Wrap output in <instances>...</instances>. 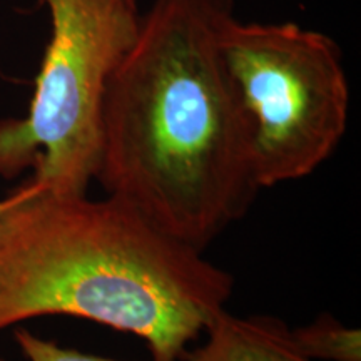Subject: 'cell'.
Instances as JSON below:
<instances>
[{"mask_svg":"<svg viewBox=\"0 0 361 361\" xmlns=\"http://www.w3.org/2000/svg\"><path fill=\"white\" fill-rule=\"evenodd\" d=\"M231 17L234 0H156L102 106L97 183L201 252L261 191L219 57Z\"/></svg>","mask_w":361,"mask_h":361,"instance_id":"obj_1","label":"cell"},{"mask_svg":"<svg viewBox=\"0 0 361 361\" xmlns=\"http://www.w3.org/2000/svg\"><path fill=\"white\" fill-rule=\"evenodd\" d=\"M228 271L107 196L40 189L0 216V331L39 316L141 338L184 361L233 295Z\"/></svg>","mask_w":361,"mask_h":361,"instance_id":"obj_2","label":"cell"},{"mask_svg":"<svg viewBox=\"0 0 361 361\" xmlns=\"http://www.w3.org/2000/svg\"><path fill=\"white\" fill-rule=\"evenodd\" d=\"M219 57L245 123L259 189L303 179L348 126L350 87L329 35L283 22H226Z\"/></svg>","mask_w":361,"mask_h":361,"instance_id":"obj_3","label":"cell"},{"mask_svg":"<svg viewBox=\"0 0 361 361\" xmlns=\"http://www.w3.org/2000/svg\"><path fill=\"white\" fill-rule=\"evenodd\" d=\"M42 2L51 40L27 116L0 121V178L34 168L44 191L87 194L101 157L107 82L141 16L123 0Z\"/></svg>","mask_w":361,"mask_h":361,"instance_id":"obj_4","label":"cell"},{"mask_svg":"<svg viewBox=\"0 0 361 361\" xmlns=\"http://www.w3.org/2000/svg\"><path fill=\"white\" fill-rule=\"evenodd\" d=\"M206 341L184 361H314L296 346L291 328L274 316H236L221 310L207 324Z\"/></svg>","mask_w":361,"mask_h":361,"instance_id":"obj_5","label":"cell"},{"mask_svg":"<svg viewBox=\"0 0 361 361\" xmlns=\"http://www.w3.org/2000/svg\"><path fill=\"white\" fill-rule=\"evenodd\" d=\"M296 346L311 360L361 361V333L343 324L331 313L318 314L313 322L291 329Z\"/></svg>","mask_w":361,"mask_h":361,"instance_id":"obj_6","label":"cell"},{"mask_svg":"<svg viewBox=\"0 0 361 361\" xmlns=\"http://www.w3.org/2000/svg\"><path fill=\"white\" fill-rule=\"evenodd\" d=\"M13 340L27 361H117L104 356L82 353L79 350L64 348L56 341L45 340L27 328L13 329Z\"/></svg>","mask_w":361,"mask_h":361,"instance_id":"obj_7","label":"cell"},{"mask_svg":"<svg viewBox=\"0 0 361 361\" xmlns=\"http://www.w3.org/2000/svg\"><path fill=\"white\" fill-rule=\"evenodd\" d=\"M40 189H42V186H40L37 180H34V179L27 180V183H24L22 186L17 188L16 191H12L8 196L4 197V200H0V216L6 213L7 209H11L13 204L27 200V197H30L32 194L40 191Z\"/></svg>","mask_w":361,"mask_h":361,"instance_id":"obj_8","label":"cell"},{"mask_svg":"<svg viewBox=\"0 0 361 361\" xmlns=\"http://www.w3.org/2000/svg\"><path fill=\"white\" fill-rule=\"evenodd\" d=\"M124 4H128L129 7H134V8H137V0H123Z\"/></svg>","mask_w":361,"mask_h":361,"instance_id":"obj_9","label":"cell"},{"mask_svg":"<svg viewBox=\"0 0 361 361\" xmlns=\"http://www.w3.org/2000/svg\"><path fill=\"white\" fill-rule=\"evenodd\" d=\"M0 361H7V360H4V358H2V356H0Z\"/></svg>","mask_w":361,"mask_h":361,"instance_id":"obj_10","label":"cell"}]
</instances>
